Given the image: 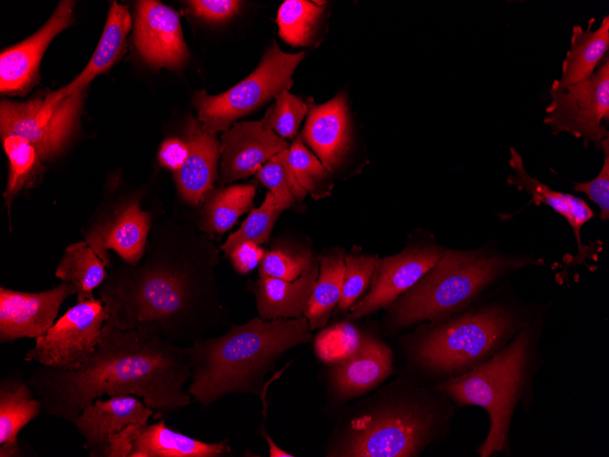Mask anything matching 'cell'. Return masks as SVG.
<instances>
[{"instance_id": "d6986e66", "label": "cell", "mask_w": 609, "mask_h": 457, "mask_svg": "<svg viewBox=\"0 0 609 457\" xmlns=\"http://www.w3.org/2000/svg\"><path fill=\"white\" fill-rule=\"evenodd\" d=\"M75 1H60L46 23L31 36L5 48L0 55V90L15 93L26 89L37 76L43 54L52 39L70 26Z\"/></svg>"}, {"instance_id": "277c9868", "label": "cell", "mask_w": 609, "mask_h": 457, "mask_svg": "<svg viewBox=\"0 0 609 457\" xmlns=\"http://www.w3.org/2000/svg\"><path fill=\"white\" fill-rule=\"evenodd\" d=\"M312 338L303 316L274 320L259 317L232 325L220 337L197 339L187 347L191 364L187 392L201 410L232 393L262 396L265 375L284 353Z\"/></svg>"}, {"instance_id": "8d00e7d4", "label": "cell", "mask_w": 609, "mask_h": 457, "mask_svg": "<svg viewBox=\"0 0 609 457\" xmlns=\"http://www.w3.org/2000/svg\"><path fill=\"white\" fill-rule=\"evenodd\" d=\"M315 259L307 249L274 247L264 253L259 265V277L272 276L293 281L308 270Z\"/></svg>"}, {"instance_id": "ffe728a7", "label": "cell", "mask_w": 609, "mask_h": 457, "mask_svg": "<svg viewBox=\"0 0 609 457\" xmlns=\"http://www.w3.org/2000/svg\"><path fill=\"white\" fill-rule=\"evenodd\" d=\"M300 138L331 173L341 164L351 144L346 96L339 92L329 101L311 105Z\"/></svg>"}, {"instance_id": "7c38bea8", "label": "cell", "mask_w": 609, "mask_h": 457, "mask_svg": "<svg viewBox=\"0 0 609 457\" xmlns=\"http://www.w3.org/2000/svg\"><path fill=\"white\" fill-rule=\"evenodd\" d=\"M150 229V213L141 209L138 199H129L95 213L81 233L84 241L109 268L110 250L121 261L136 264L144 253Z\"/></svg>"}, {"instance_id": "52a82bcc", "label": "cell", "mask_w": 609, "mask_h": 457, "mask_svg": "<svg viewBox=\"0 0 609 457\" xmlns=\"http://www.w3.org/2000/svg\"><path fill=\"white\" fill-rule=\"evenodd\" d=\"M543 263L542 258L490 250L444 251L436 265L393 303L392 324L402 328L447 319L509 274Z\"/></svg>"}, {"instance_id": "2e32d148", "label": "cell", "mask_w": 609, "mask_h": 457, "mask_svg": "<svg viewBox=\"0 0 609 457\" xmlns=\"http://www.w3.org/2000/svg\"><path fill=\"white\" fill-rule=\"evenodd\" d=\"M134 43L153 68H180L189 54L178 13L160 1H138Z\"/></svg>"}, {"instance_id": "4dcf8cb0", "label": "cell", "mask_w": 609, "mask_h": 457, "mask_svg": "<svg viewBox=\"0 0 609 457\" xmlns=\"http://www.w3.org/2000/svg\"><path fill=\"white\" fill-rule=\"evenodd\" d=\"M324 12V5L314 1H284L278 9L276 18L279 36L294 47L310 46L318 34Z\"/></svg>"}, {"instance_id": "74e56055", "label": "cell", "mask_w": 609, "mask_h": 457, "mask_svg": "<svg viewBox=\"0 0 609 457\" xmlns=\"http://www.w3.org/2000/svg\"><path fill=\"white\" fill-rule=\"evenodd\" d=\"M310 107L311 104L284 90L264 115L266 125L281 138L293 139Z\"/></svg>"}, {"instance_id": "3957f363", "label": "cell", "mask_w": 609, "mask_h": 457, "mask_svg": "<svg viewBox=\"0 0 609 457\" xmlns=\"http://www.w3.org/2000/svg\"><path fill=\"white\" fill-rule=\"evenodd\" d=\"M456 405L401 376L345 410L325 456L417 457L449 434Z\"/></svg>"}, {"instance_id": "e575fe53", "label": "cell", "mask_w": 609, "mask_h": 457, "mask_svg": "<svg viewBox=\"0 0 609 457\" xmlns=\"http://www.w3.org/2000/svg\"><path fill=\"white\" fill-rule=\"evenodd\" d=\"M282 210L275 203L272 192H268L258 208L252 209L242 226L232 234L221 249L227 254L235 245L243 242L261 244L269 239L273 226Z\"/></svg>"}, {"instance_id": "60d3db41", "label": "cell", "mask_w": 609, "mask_h": 457, "mask_svg": "<svg viewBox=\"0 0 609 457\" xmlns=\"http://www.w3.org/2000/svg\"><path fill=\"white\" fill-rule=\"evenodd\" d=\"M191 12L208 22H223L238 13L242 1L191 0L187 2Z\"/></svg>"}, {"instance_id": "8992f818", "label": "cell", "mask_w": 609, "mask_h": 457, "mask_svg": "<svg viewBox=\"0 0 609 457\" xmlns=\"http://www.w3.org/2000/svg\"><path fill=\"white\" fill-rule=\"evenodd\" d=\"M532 310L492 301L457 317L420 326L404 338L409 369L437 383L487 361L527 325L539 319Z\"/></svg>"}, {"instance_id": "d4e9b609", "label": "cell", "mask_w": 609, "mask_h": 457, "mask_svg": "<svg viewBox=\"0 0 609 457\" xmlns=\"http://www.w3.org/2000/svg\"><path fill=\"white\" fill-rule=\"evenodd\" d=\"M594 22L595 18L592 17L585 29L579 25L572 27L570 48L563 60L560 78L551 85L550 94L592 76L608 55L609 17L606 15L599 26L593 29Z\"/></svg>"}, {"instance_id": "7402d4cb", "label": "cell", "mask_w": 609, "mask_h": 457, "mask_svg": "<svg viewBox=\"0 0 609 457\" xmlns=\"http://www.w3.org/2000/svg\"><path fill=\"white\" fill-rule=\"evenodd\" d=\"M393 353L383 342L364 337L358 349L343 361L332 364L328 384L340 400H349L377 387L392 372Z\"/></svg>"}, {"instance_id": "cb8c5ba5", "label": "cell", "mask_w": 609, "mask_h": 457, "mask_svg": "<svg viewBox=\"0 0 609 457\" xmlns=\"http://www.w3.org/2000/svg\"><path fill=\"white\" fill-rule=\"evenodd\" d=\"M130 27L131 16L128 7L112 2L99 42L83 71L64 88L50 92L43 106L46 109L54 108L67 96L83 91L93 78L108 69L120 55Z\"/></svg>"}, {"instance_id": "836d02e7", "label": "cell", "mask_w": 609, "mask_h": 457, "mask_svg": "<svg viewBox=\"0 0 609 457\" xmlns=\"http://www.w3.org/2000/svg\"><path fill=\"white\" fill-rule=\"evenodd\" d=\"M288 150V161L300 185L315 200L329 195L333 187L330 172L307 149L300 136Z\"/></svg>"}, {"instance_id": "4316f807", "label": "cell", "mask_w": 609, "mask_h": 457, "mask_svg": "<svg viewBox=\"0 0 609 457\" xmlns=\"http://www.w3.org/2000/svg\"><path fill=\"white\" fill-rule=\"evenodd\" d=\"M43 410L28 382L19 376L0 381V457L22 456L18 434Z\"/></svg>"}, {"instance_id": "1f68e13d", "label": "cell", "mask_w": 609, "mask_h": 457, "mask_svg": "<svg viewBox=\"0 0 609 457\" xmlns=\"http://www.w3.org/2000/svg\"><path fill=\"white\" fill-rule=\"evenodd\" d=\"M1 140L9 161V175L4 193L9 213L14 198L23 188L34 183L42 165L36 149L22 137L10 134Z\"/></svg>"}, {"instance_id": "ab89813d", "label": "cell", "mask_w": 609, "mask_h": 457, "mask_svg": "<svg viewBox=\"0 0 609 457\" xmlns=\"http://www.w3.org/2000/svg\"><path fill=\"white\" fill-rule=\"evenodd\" d=\"M604 156V163L599 173L593 180L585 182H573L575 192H583L588 200L596 203L600 209L602 221L609 219V135L602 141L601 145Z\"/></svg>"}, {"instance_id": "e0dca14e", "label": "cell", "mask_w": 609, "mask_h": 457, "mask_svg": "<svg viewBox=\"0 0 609 457\" xmlns=\"http://www.w3.org/2000/svg\"><path fill=\"white\" fill-rule=\"evenodd\" d=\"M221 139L222 183L256 173L272 157L288 149L287 141L267 127L264 117L256 121L234 122Z\"/></svg>"}, {"instance_id": "6da1fadb", "label": "cell", "mask_w": 609, "mask_h": 457, "mask_svg": "<svg viewBox=\"0 0 609 457\" xmlns=\"http://www.w3.org/2000/svg\"><path fill=\"white\" fill-rule=\"evenodd\" d=\"M219 251L188 222L157 223L134 265H111L99 287L107 323L193 342L225 319L214 269Z\"/></svg>"}, {"instance_id": "4fadbf2b", "label": "cell", "mask_w": 609, "mask_h": 457, "mask_svg": "<svg viewBox=\"0 0 609 457\" xmlns=\"http://www.w3.org/2000/svg\"><path fill=\"white\" fill-rule=\"evenodd\" d=\"M443 252L435 244H419L377 259L370 290L351 306L350 317L360 318L391 306L436 265Z\"/></svg>"}, {"instance_id": "f1b7e54d", "label": "cell", "mask_w": 609, "mask_h": 457, "mask_svg": "<svg viewBox=\"0 0 609 457\" xmlns=\"http://www.w3.org/2000/svg\"><path fill=\"white\" fill-rule=\"evenodd\" d=\"M107 265L84 240L67 245L56 268L55 275L70 283L76 289L77 303L94 297V290L100 287L108 271Z\"/></svg>"}, {"instance_id": "d6a6232c", "label": "cell", "mask_w": 609, "mask_h": 457, "mask_svg": "<svg viewBox=\"0 0 609 457\" xmlns=\"http://www.w3.org/2000/svg\"><path fill=\"white\" fill-rule=\"evenodd\" d=\"M288 152V149L280 151L256 172L258 180L269 189L282 211L290 208L307 194L290 166Z\"/></svg>"}, {"instance_id": "ac0fdd59", "label": "cell", "mask_w": 609, "mask_h": 457, "mask_svg": "<svg viewBox=\"0 0 609 457\" xmlns=\"http://www.w3.org/2000/svg\"><path fill=\"white\" fill-rule=\"evenodd\" d=\"M153 415L149 408L134 395L96 399L86 406L72 421L84 439V448L91 457H106L110 436L131 424L147 425Z\"/></svg>"}, {"instance_id": "9c48e42d", "label": "cell", "mask_w": 609, "mask_h": 457, "mask_svg": "<svg viewBox=\"0 0 609 457\" xmlns=\"http://www.w3.org/2000/svg\"><path fill=\"white\" fill-rule=\"evenodd\" d=\"M551 96L543 122L552 134L571 133L599 151L608 136L604 121H609V55L592 76Z\"/></svg>"}, {"instance_id": "9a60e30c", "label": "cell", "mask_w": 609, "mask_h": 457, "mask_svg": "<svg viewBox=\"0 0 609 457\" xmlns=\"http://www.w3.org/2000/svg\"><path fill=\"white\" fill-rule=\"evenodd\" d=\"M76 295L75 287L62 281L40 292L0 287V343L37 338L54 325L63 302Z\"/></svg>"}, {"instance_id": "ee69618b", "label": "cell", "mask_w": 609, "mask_h": 457, "mask_svg": "<svg viewBox=\"0 0 609 457\" xmlns=\"http://www.w3.org/2000/svg\"><path fill=\"white\" fill-rule=\"evenodd\" d=\"M262 436L266 440L268 446H269V456L270 457H294V455L286 452L285 451L282 450L279 446L275 444V442L273 441V439L270 437L269 434L265 432L264 430L262 431Z\"/></svg>"}, {"instance_id": "b9f144b4", "label": "cell", "mask_w": 609, "mask_h": 457, "mask_svg": "<svg viewBox=\"0 0 609 457\" xmlns=\"http://www.w3.org/2000/svg\"><path fill=\"white\" fill-rule=\"evenodd\" d=\"M264 253L259 244L243 242L235 245L226 255L238 273L247 274L260 265Z\"/></svg>"}, {"instance_id": "ba28073f", "label": "cell", "mask_w": 609, "mask_h": 457, "mask_svg": "<svg viewBox=\"0 0 609 457\" xmlns=\"http://www.w3.org/2000/svg\"><path fill=\"white\" fill-rule=\"evenodd\" d=\"M304 56V51L283 52L274 41L256 68L230 89L215 96L203 89L195 93L198 119L215 133L227 130L237 119L289 90L292 76Z\"/></svg>"}, {"instance_id": "44dd1931", "label": "cell", "mask_w": 609, "mask_h": 457, "mask_svg": "<svg viewBox=\"0 0 609 457\" xmlns=\"http://www.w3.org/2000/svg\"><path fill=\"white\" fill-rule=\"evenodd\" d=\"M184 141L188 154L181 168L175 172V181L183 200L191 205H198L212 191L221 142L215 132L191 117L184 130Z\"/></svg>"}, {"instance_id": "603a6c76", "label": "cell", "mask_w": 609, "mask_h": 457, "mask_svg": "<svg viewBox=\"0 0 609 457\" xmlns=\"http://www.w3.org/2000/svg\"><path fill=\"white\" fill-rule=\"evenodd\" d=\"M510 152L509 165L515 173L507 177V183L531 195V202L535 205L541 203L548 205L567 220L573 228L578 246V254L573 264L584 263L585 257L590 255V252H588L590 248L583 245L580 233L583 224L594 216V211L582 198L571 193L552 190L548 185L530 175L525 170L522 158L518 151L511 147Z\"/></svg>"}, {"instance_id": "83f0119b", "label": "cell", "mask_w": 609, "mask_h": 457, "mask_svg": "<svg viewBox=\"0 0 609 457\" xmlns=\"http://www.w3.org/2000/svg\"><path fill=\"white\" fill-rule=\"evenodd\" d=\"M344 271L343 250L330 251L319 258L317 279L304 313L312 331L325 327L333 309L338 305Z\"/></svg>"}, {"instance_id": "f35d334b", "label": "cell", "mask_w": 609, "mask_h": 457, "mask_svg": "<svg viewBox=\"0 0 609 457\" xmlns=\"http://www.w3.org/2000/svg\"><path fill=\"white\" fill-rule=\"evenodd\" d=\"M377 257L351 254L345 255V271L342 294L338 308L346 310L362 295L368 286L376 267Z\"/></svg>"}, {"instance_id": "30bf717a", "label": "cell", "mask_w": 609, "mask_h": 457, "mask_svg": "<svg viewBox=\"0 0 609 457\" xmlns=\"http://www.w3.org/2000/svg\"><path fill=\"white\" fill-rule=\"evenodd\" d=\"M107 318L100 299L77 303L45 335L36 338L24 358L43 367L76 369L94 353Z\"/></svg>"}, {"instance_id": "7bdbcfd3", "label": "cell", "mask_w": 609, "mask_h": 457, "mask_svg": "<svg viewBox=\"0 0 609 457\" xmlns=\"http://www.w3.org/2000/svg\"><path fill=\"white\" fill-rule=\"evenodd\" d=\"M187 154L188 149L184 140L170 137L161 143L158 159L162 166L176 172L185 162Z\"/></svg>"}, {"instance_id": "5bb4252c", "label": "cell", "mask_w": 609, "mask_h": 457, "mask_svg": "<svg viewBox=\"0 0 609 457\" xmlns=\"http://www.w3.org/2000/svg\"><path fill=\"white\" fill-rule=\"evenodd\" d=\"M228 440L205 442L169 428L164 418L150 425L131 424L108 439L106 457H221Z\"/></svg>"}, {"instance_id": "7a4b0ae2", "label": "cell", "mask_w": 609, "mask_h": 457, "mask_svg": "<svg viewBox=\"0 0 609 457\" xmlns=\"http://www.w3.org/2000/svg\"><path fill=\"white\" fill-rule=\"evenodd\" d=\"M191 371L187 347L106 322L94 353L83 365L72 370L40 366L27 382L46 414L71 423L104 395L141 398L159 420L191 403V396L183 390Z\"/></svg>"}, {"instance_id": "8fae6325", "label": "cell", "mask_w": 609, "mask_h": 457, "mask_svg": "<svg viewBox=\"0 0 609 457\" xmlns=\"http://www.w3.org/2000/svg\"><path fill=\"white\" fill-rule=\"evenodd\" d=\"M83 97V91L75 92L52 109H46L42 99H2L0 135L20 136L36 149L41 160H52L63 151L77 125Z\"/></svg>"}, {"instance_id": "484cf974", "label": "cell", "mask_w": 609, "mask_h": 457, "mask_svg": "<svg viewBox=\"0 0 609 457\" xmlns=\"http://www.w3.org/2000/svg\"><path fill=\"white\" fill-rule=\"evenodd\" d=\"M319 258L293 281L260 276L253 286L259 317L265 320L291 319L304 316L317 279Z\"/></svg>"}, {"instance_id": "f546056e", "label": "cell", "mask_w": 609, "mask_h": 457, "mask_svg": "<svg viewBox=\"0 0 609 457\" xmlns=\"http://www.w3.org/2000/svg\"><path fill=\"white\" fill-rule=\"evenodd\" d=\"M255 187L235 184L218 189L204 201L199 228L207 233L222 234L229 230L252 205Z\"/></svg>"}, {"instance_id": "5b68a950", "label": "cell", "mask_w": 609, "mask_h": 457, "mask_svg": "<svg viewBox=\"0 0 609 457\" xmlns=\"http://www.w3.org/2000/svg\"><path fill=\"white\" fill-rule=\"evenodd\" d=\"M541 318L522 328L500 352L480 366L431 387L456 406L482 408L489 430L476 448L480 457L511 455V429L516 409L530 412L534 379L544 364L540 350Z\"/></svg>"}, {"instance_id": "d590c367", "label": "cell", "mask_w": 609, "mask_h": 457, "mask_svg": "<svg viewBox=\"0 0 609 457\" xmlns=\"http://www.w3.org/2000/svg\"><path fill=\"white\" fill-rule=\"evenodd\" d=\"M364 336L348 322H341L323 329L315 338V351L320 360L335 364L354 354Z\"/></svg>"}]
</instances>
